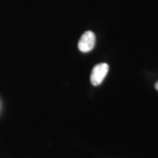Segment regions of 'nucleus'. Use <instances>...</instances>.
I'll use <instances>...</instances> for the list:
<instances>
[{
    "label": "nucleus",
    "instance_id": "1",
    "mask_svg": "<svg viewBox=\"0 0 158 158\" xmlns=\"http://www.w3.org/2000/svg\"><path fill=\"white\" fill-rule=\"evenodd\" d=\"M109 66L107 63H100L94 67L91 73V83L94 86H98L101 84L108 74Z\"/></svg>",
    "mask_w": 158,
    "mask_h": 158
},
{
    "label": "nucleus",
    "instance_id": "2",
    "mask_svg": "<svg viewBox=\"0 0 158 158\" xmlns=\"http://www.w3.org/2000/svg\"><path fill=\"white\" fill-rule=\"evenodd\" d=\"M95 45V35L93 31H86L82 35L78 42V48L81 52H89Z\"/></svg>",
    "mask_w": 158,
    "mask_h": 158
},
{
    "label": "nucleus",
    "instance_id": "3",
    "mask_svg": "<svg viewBox=\"0 0 158 158\" xmlns=\"http://www.w3.org/2000/svg\"><path fill=\"white\" fill-rule=\"evenodd\" d=\"M155 88H156V89L158 91V81L155 84Z\"/></svg>",
    "mask_w": 158,
    "mask_h": 158
}]
</instances>
